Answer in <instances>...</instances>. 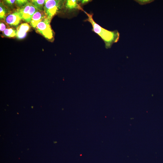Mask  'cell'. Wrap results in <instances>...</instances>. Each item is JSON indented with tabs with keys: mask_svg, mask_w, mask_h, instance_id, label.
Listing matches in <instances>:
<instances>
[{
	"mask_svg": "<svg viewBox=\"0 0 163 163\" xmlns=\"http://www.w3.org/2000/svg\"><path fill=\"white\" fill-rule=\"evenodd\" d=\"M84 11L88 16L85 21L89 22L91 24L93 31L98 35L103 40L106 48H110L113 43L119 41L120 33L117 30L111 31L103 28L94 21L93 14Z\"/></svg>",
	"mask_w": 163,
	"mask_h": 163,
	"instance_id": "cell-1",
	"label": "cell"
},
{
	"mask_svg": "<svg viewBox=\"0 0 163 163\" xmlns=\"http://www.w3.org/2000/svg\"><path fill=\"white\" fill-rule=\"evenodd\" d=\"M64 1L59 0H46L44 6V11L47 17L52 18L61 8Z\"/></svg>",
	"mask_w": 163,
	"mask_h": 163,
	"instance_id": "cell-2",
	"label": "cell"
},
{
	"mask_svg": "<svg viewBox=\"0 0 163 163\" xmlns=\"http://www.w3.org/2000/svg\"><path fill=\"white\" fill-rule=\"evenodd\" d=\"M51 21L47 17L40 22L36 28L39 33L49 40L52 39L53 36V32L50 26Z\"/></svg>",
	"mask_w": 163,
	"mask_h": 163,
	"instance_id": "cell-3",
	"label": "cell"
},
{
	"mask_svg": "<svg viewBox=\"0 0 163 163\" xmlns=\"http://www.w3.org/2000/svg\"><path fill=\"white\" fill-rule=\"evenodd\" d=\"M37 10L30 2L17 10L20 14L22 20L28 23H30L32 16Z\"/></svg>",
	"mask_w": 163,
	"mask_h": 163,
	"instance_id": "cell-4",
	"label": "cell"
},
{
	"mask_svg": "<svg viewBox=\"0 0 163 163\" xmlns=\"http://www.w3.org/2000/svg\"><path fill=\"white\" fill-rule=\"evenodd\" d=\"M22 20L19 13L16 11L9 14L5 18V21L8 24L13 26L18 25Z\"/></svg>",
	"mask_w": 163,
	"mask_h": 163,
	"instance_id": "cell-5",
	"label": "cell"
},
{
	"mask_svg": "<svg viewBox=\"0 0 163 163\" xmlns=\"http://www.w3.org/2000/svg\"><path fill=\"white\" fill-rule=\"evenodd\" d=\"M47 17L44 10H37L32 16L30 24L32 27L36 28L37 24Z\"/></svg>",
	"mask_w": 163,
	"mask_h": 163,
	"instance_id": "cell-6",
	"label": "cell"
},
{
	"mask_svg": "<svg viewBox=\"0 0 163 163\" xmlns=\"http://www.w3.org/2000/svg\"><path fill=\"white\" fill-rule=\"evenodd\" d=\"M30 28V25L27 23L21 24L16 28V37L19 39L24 38L26 35L27 33Z\"/></svg>",
	"mask_w": 163,
	"mask_h": 163,
	"instance_id": "cell-7",
	"label": "cell"
},
{
	"mask_svg": "<svg viewBox=\"0 0 163 163\" xmlns=\"http://www.w3.org/2000/svg\"><path fill=\"white\" fill-rule=\"evenodd\" d=\"M65 6L67 9L69 10H78L84 11L81 6L80 0H67Z\"/></svg>",
	"mask_w": 163,
	"mask_h": 163,
	"instance_id": "cell-8",
	"label": "cell"
},
{
	"mask_svg": "<svg viewBox=\"0 0 163 163\" xmlns=\"http://www.w3.org/2000/svg\"><path fill=\"white\" fill-rule=\"evenodd\" d=\"M46 0H33L30 2L38 10H44V6Z\"/></svg>",
	"mask_w": 163,
	"mask_h": 163,
	"instance_id": "cell-9",
	"label": "cell"
},
{
	"mask_svg": "<svg viewBox=\"0 0 163 163\" xmlns=\"http://www.w3.org/2000/svg\"><path fill=\"white\" fill-rule=\"evenodd\" d=\"M3 33L5 35L8 37H14L16 36V30L11 28H6Z\"/></svg>",
	"mask_w": 163,
	"mask_h": 163,
	"instance_id": "cell-10",
	"label": "cell"
},
{
	"mask_svg": "<svg viewBox=\"0 0 163 163\" xmlns=\"http://www.w3.org/2000/svg\"><path fill=\"white\" fill-rule=\"evenodd\" d=\"M28 2V1L26 0H17L15 1V4L20 8L25 5Z\"/></svg>",
	"mask_w": 163,
	"mask_h": 163,
	"instance_id": "cell-11",
	"label": "cell"
},
{
	"mask_svg": "<svg viewBox=\"0 0 163 163\" xmlns=\"http://www.w3.org/2000/svg\"><path fill=\"white\" fill-rule=\"evenodd\" d=\"M6 14V10L5 8L2 5V3H0V19H3L5 17Z\"/></svg>",
	"mask_w": 163,
	"mask_h": 163,
	"instance_id": "cell-12",
	"label": "cell"
},
{
	"mask_svg": "<svg viewBox=\"0 0 163 163\" xmlns=\"http://www.w3.org/2000/svg\"><path fill=\"white\" fill-rule=\"evenodd\" d=\"M136 2H138L139 4L141 5H145L153 1V0H135Z\"/></svg>",
	"mask_w": 163,
	"mask_h": 163,
	"instance_id": "cell-13",
	"label": "cell"
},
{
	"mask_svg": "<svg viewBox=\"0 0 163 163\" xmlns=\"http://www.w3.org/2000/svg\"><path fill=\"white\" fill-rule=\"evenodd\" d=\"M16 0H6L4 1L5 4L8 6H11L15 4Z\"/></svg>",
	"mask_w": 163,
	"mask_h": 163,
	"instance_id": "cell-14",
	"label": "cell"
},
{
	"mask_svg": "<svg viewBox=\"0 0 163 163\" xmlns=\"http://www.w3.org/2000/svg\"><path fill=\"white\" fill-rule=\"evenodd\" d=\"M6 29V26L5 24L2 22L0 23V30L1 31H4Z\"/></svg>",
	"mask_w": 163,
	"mask_h": 163,
	"instance_id": "cell-15",
	"label": "cell"
},
{
	"mask_svg": "<svg viewBox=\"0 0 163 163\" xmlns=\"http://www.w3.org/2000/svg\"><path fill=\"white\" fill-rule=\"evenodd\" d=\"M91 1V0H82L80 1V4L82 5H84L87 3Z\"/></svg>",
	"mask_w": 163,
	"mask_h": 163,
	"instance_id": "cell-16",
	"label": "cell"
}]
</instances>
